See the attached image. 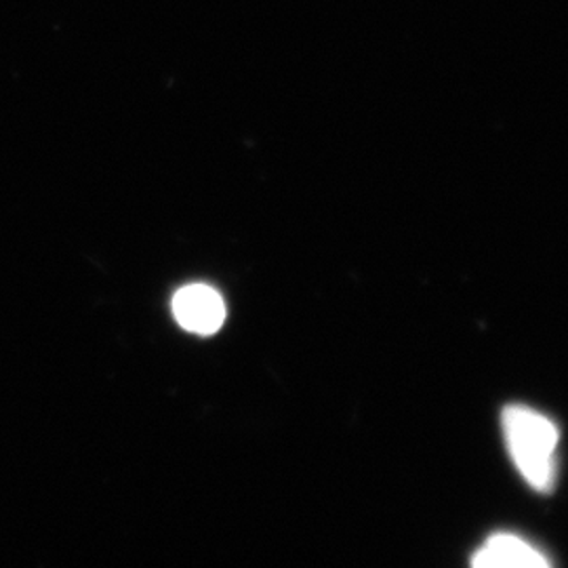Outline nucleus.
<instances>
[{
  "label": "nucleus",
  "instance_id": "obj_2",
  "mask_svg": "<svg viewBox=\"0 0 568 568\" xmlns=\"http://www.w3.org/2000/svg\"><path fill=\"white\" fill-rule=\"evenodd\" d=\"M173 316L190 333L213 335L224 325V300L213 286L187 284L173 297Z\"/></svg>",
  "mask_w": 568,
  "mask_h": 568
},
{
  "label": "nucleus",
  "instance_id": "obj_3",
  "mask_svg": "<svg viewBox=\"0 0 568 568\" xmlns=\"http://www.w3.org/2000/svg\"><path fill=\"white\" fill-rule=\"evenodd\" d=\"M471 565L478 568H541L549 567V560L520 537L504 532L493 535L487 544L476 551Z\"/></svg>",
  "mask_w": 568,
  "mask_h": 568
},
{
  "label": "nucleus",
  "instance_id": "obj_1",
  "mask_svg": "<svg viewBox=\"0 0 568 568\" xmlns=\"http://www.w3.org/2000/svg\"><path fill=\"white\" fill-rule=\"evenodd\" d=\"M504 429L518 471L535 490L549 493L556 474L558 427L532 408L511 405L504 410Z\"/></svg>",
  "mask_w": 568,
  "mask_h": 568
}]
</instances>
